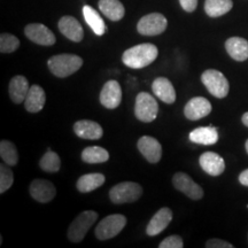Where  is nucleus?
<instances>
[{"mask_svg": "<svg viewBox=\"0 0 248 248\" xmlns=\"http://www.w3.org/2000/svg\"><path fill=\"white\" fill-rule=\"evenodd\" d=\"M159 55L157 47L153 44H139L124 51L122 61L126 67L132 69H141L153 63Z\"/></svg>", "mask_w": 248, "mask_h": 248, "instance_id": "obj_1", "label": "nucleus"}, {"mask_svg": "<svg viewBox=\"0 0 248 248\" xmlns=\"http://www.w3.org/2000/svg\"><path fill=\"white\" fill-rule=\"evenodd\" d=\"M47 66L54 76L64 78L80 69L83 66V59L75 54H59L48 59Z\"/></svg>", "mask_w": 248, "mask_h": 248, "instance_id": "obj_2", "label": "nucleus"}, {"mask_svg": "<svg viewBox=\"0 0 248 248\" xmlns=\"http://www.w3.org/2000/svg\"><path fill=\"white\" fill-rule=\"evenodd\" d=\"M97 218L98 214L93 210H86V212L80 213L68 228V239L73 243H80L84 239L91 226L97 221Z\"/></svg>", "mask_w": 248, "mask_h": 248, "instance_id": "obj_3", "label": "nucleus"}, {"mask_svg": "<svg viewBox=\"0 0 248 248\" xmlns=\"http://www.w3.org/2000/svg\"><path fill=\"white\" fill-rule=\"evenodd\" d=\"M142 195V187L137 183L123 182L110 188L109 198L115 204L136 202Z\"/></svg>", "mask_w": 248, "mask_h": 248, "instance_id": "obj_4", "label": "nucleus"}, {"mask_svg": "<svg viewBox=\"0 0 248 248\" xmlns=\"http://www.w3.org/2000/svg\"><path fill=\"white\" fill-rule=\"evenodd\" d=\"M201 82L206 86L210 94L216 98H225L229 94V80L221 71L216 69H207L201 75Z\"/></svg>", "mask_w": 248, "mask_h": 248, "instance_id": "obj_5", "label": "nucleus"}, {"mask_svg": "<svg viewBox=\"0 0 248 248\" xmlns=\"http://www.w3.org/2000/svg\"><path fill=\"white\" fill-rule=\"evenodd\" d=\"M125 225V216L121 215V214H113V215H109L101 219L97 228H95V237L99 240L111 239V238L116 237Z\"/></svg>", "mask_w": 248, "mask_h": 248, "instance_id": "obj_6", "label": "nucleus"}, {"mask_svg": "<svg viewBox=\"0 0 248 248\" xmlns=\"http://www.w3.org/2000/svg\"><path fill=\"white\" fill-rule=\"evenodd\" d=\"M159 113V105L150 93L140 92L136 98L135 115L144 123H151L156 119Z\"/></svg>", "mask_w": 248, "mask_h": 248, "instance_id": "obj_7", "label": "nucleus"}, {"mask_svg": "<svg viewBox=\"0 0 248 248\" xmlns=\"http://www.w3.org/2000/svg\"><path fill=\"white\" fill-rule=\"evenodd\" d=\"M168 21L163 14L151 13L139 20L137 30L142 36H157L166 31Z\"/></svg>", "mask_w": 248, "mask_h": 248, "instance_id": "obj_8", "label": "nucleus"}, {"mask_svg": "<svg viewBox=\"0 0 248 248\" xmlns=\"http://www.w3.org/2000/svg\"><path fill=\"white\" fill-rule=\"evenodd\" d=\"M172 184L176 190L181 191L192 200H200L203 197V190L190 176L185 172H177L173 175Z\"/></svg>", "mask_w": 248, "mask_h": 248, "instance_id": "obj_9", "label": "nucleus"}, {"mask_svg": "<svg viewBox=\"0 0 248 248\" xmlns=\"http://www.w3.org/2000/svg\"><path fill=\"white\" fill-rule=\"evenodd\" d=\"M24 33L31 42L36 43L38 45L52 46L57 42L54 33L42 23L28 24L26 29H24Z\"/></svg>", "mask_w": 248, "mask_h": 248, "instance_id": "obj_10", "label": "nucleus"}, {"mask_svg": "<svg viewBox=\"0 0 248 248\" xmlns=\"http://www.w3.org/2000/svg\"><path fill=\"white\" fill-rule=\"evenodd\" d=\"M100 102L108 109H115L122 101V89L115 79L108 80L100 92Z\"/></svg>", "mask_w": 248, "mask_h": 248, "instance_id": "obj_11", "label": "nucleus"}, {"mask_svg": "<svg viewBox=\"0 0 248 248\" xmlns=\"http://www.w3.org/2000/svg\"><path fill=\"white\" fill-rule=\"evenodd\" d=\"M30 195L40 203H47L55 198L57 190L51 182L45 179H35L30 184Z\"/></svg>", "mask_w": 248, "mask_h": 248, "instance_id": "obj_12", "label": "nucleus"}, {"mask_svg": "<svg viewBox=\"0 0 248 248\" xmlns=\"http://www.w3.org/2000/svg\"><path fill=\"white\" fill-rule=\"evenodd\" d=\"M138 150L150 163H157L162 157V146L151 136H142L137 142Z\"/></svg>", "mask_w": 248, "mask_h": 248, "instance_id": "obj_13", "label": "nucleus"}, {"mask_svg": "<svg viewBox=\"0 0 248 248\" xmlns=\"http://www.w3.org/2000/svg\"><path fill=\"white\" fill-rule=\"evenodd\" d=\"M212 111V105L203 97H194L186 104L184 115L190 121H198L209 115Z\"/></svg>", "mask_w": 248, "mask_h": 248, "instance_id": "obj_14", "label": "nucleus"}, {"mask_svg": "<svg viewBox=\"0 0 248 248\" xmlns=\"http://www.w3.org/2000/svg\"><path fill=\"white\" fill-rule=\"evenodd\" d=\"M59 30L63 36H66L71 42L79 43L84 38V30L78 21L74 16H63L59 21Z\"/></svg>", "mask_w": 248, "mask_h": 248, "instance_id": "obj_15", "label": "nucleus"}, {"mask_svg": "<svg viewBox=\"0 0 248 248\" xmlns=\"http://www.w3.org/2000/svg\"><path fill=\"white\" fill-rule=\"evenodd\" d=\"M200 167L204 172H207L210 176L222 175L225 170V162L222 156L215 152H206L200 156L199 159Z\"/></svg>", "mask_w": 248, "mask_h": 248, "instance_id": "obj_16", "label": "nucleus"}, {"mask_svg": "<svg viewBox=\"0 0 248 248\" xmlns=\"http://www.w3.org/2000/svg\"><path fill=\"white\" fill-rule=\"evenodd\" d=\"M172 221V212L168 207H163L155 213L146 228V233L150 237L160 234Z\"/></svg>", "mask_w": 248, "mask_h": 248, "instance_id": "obj_17", "label": "nucleus"}, {"mask_svg": "<svg viewBox=\"0 0 248 248\" xmlns=\"http://www.w3.org/2000/svg\"><path fill=\"white\" fill-rule=\"evenodd\" d=\"M74 131L79 138L89 139V140H97L104 135V130H102L100 124L89 120L77 121L74 124Z\"/></svg>", "mask_w": 248, "mask_h": 248, "instance_id": "obj_18", "label": "nucleus"}, {"mask_svg": "<svg viewBox=\"0 0 248 248\" xmlns=\"http://www.w3.org/2000/svg\"><path fill=\"white\" fill-rule=\"evenodd\" d=\"M152 91L164 104L171 105L176 101V91L171 82L166 77H157L152 84Z\"/></svg>", "mask_w": 248, "mask_h": 248, "instance_id": "obj_19", "label": "nucleus"}, {"mask_svg": "<svg viewBox=\"0 0 248 248\" xmlns=\"http://www.w3.org/2000/svg\"><path fill=\"white\" fill-rule=\"evenodd\" d=\"M30 85L24 76H15L9 82V97L14 104H22L26 100Z\"/></svg>", "mask_w": 248, "mask_h": 248, "instance_id": "obj_20", "label": "nucleus"}, {"mask_svg": "<svg viewBox=\"0 0 248 248\" xmlns=\"http://www.w3.org/2000/svg\"><path fill=\"white\" fill-rule=\"evenodd\" d=\"M225 49L235 61H245L248 59V42L241 37H231L225 42Z\"/></svg>", "mask_w": 248, "mask_h": 248, "instance_id": "obj_21", "label": "nucleus"}, {"mask_svg": "<svg viewBox=\"0 0 248 248\" xmlns=\"http://www.w3.org/2000/svg\"><path fill=\"white\" fill-rule=\"evenodd\" d=\"M46 101V94L43 88L39 85L30 86L29 92L24 100V107L29 113H38L44 108Z\"/></svg>", "mask_w": 248, "mask_h": 248, "instance_id": "obj_22", "label": "nucleus"}, {"mask_svg": "<svg viewBox=\"0 0 248 248\" xmlns=\"http://www.w3.org/2000/svg\"><path fill=\"white\" fill-rule=\"evenodd\" d=\"M99 9L110 21H120L124 17L125 8L120 0H99Z\"/></svg>", "mask_w": 248, "mask_h": 248, "instance_id": "obj_23", "label": "nucleus"}, {"mask_svg": "<svg viewBox=\"0 0 248 248\" xmlns=\"http://www.w3.org/2000/svg\"><path fill=\"white\" fill-rule=\"evenodd\" d=\"M188 138L195 144L214 145L218 140V133H217V129L214 126H202V128L193 130Z\"/></svg>", "mask_w": 248, "mask_h": 248, "instance_id": "obj_24", "label": "nucleus"}, {"mask_svg": "<svg viewBox=\"0 0 248 248\" xmlns=\"http://www.w3.org/2000/svg\"><path fill=\"white\" fill-rule=\"evenodd\" d=\"M83 15H84L86 23L89 24L90 28H91L95 35L102 36L106 32V24H105L100 14H99L94 8L89 5H85L84 7H83Z\"/></svg>", "mask_w": 248, "mask_h": 248, "instance_id": "obj_25", "label": "nucleus"}, {"mask_svg": "<svg viewBox=\"0 0 248 248\" xmlns=\"http://www.w3.org/2000/svg\"><path fill=\"white\" fill-rule=\"evenodd\" d=\"M105 176L102 173L94 172V173H86V175L82 176L77 181V190L82 193H88V192L97 190L98 187L104 185Z\"/></svg>", "mask_w": 248, "mask_h": 248, "instance_id": "obj_26", "label": "nucleus"}, {"mask_svg": "<svg viewBox=\"0 0 248 248\" xmlns=\"http://www.w3.org/2000/svg\"><path fill=\"white\" fill-rule=\"evenodd\" d=\"M233 7L232 0H206L204 12L210 17H219L231 11Z\"/></svg>", "mask_w": 248, "mask_h": 248, "instance_id": "obj_27", "label": "nucleus"}, {"mask_svg": "<svg viewBox=\"0 0 248 248\" xmlns=\"http://www.w3.org/2000/svg\"><path fill=\"white\" fill-rule=\"evenodd\" d=\"M82 160L86 163H102L109 159V154L105 148L99 146H90L84 148L80 155Z\"/></svg>", "mask_w": 248, "mask_h": 248, "instance_id": "obj_28", "label": "nucleus"}, {"mask_svg": "<svg viewBox=\"0 0 248 248\" xmlns=\"http://www.w3.org/2000/svg\"><path fill=\"white\" fill-rule=\"evenodd\" d=\"M0 156L2 161L9 167L16 166L18 162V154L16 147L14 146L13 142L8 140H2L0 142Z\"/></svg>", "mask_w": 248, "mask_h": 248, "instance_id": "obj_29", "label": "nucleus"}, {"mask_svg": "<svg viewBox=\"0 0 248 248\" xmlns=\"http://www.w3.org/2000/svg\"><path fill=\"white\" fill-rule=\"evenodd\" d=\"M39 167L46 172H58L61 167L60 157L55 152L47 151L40 159Z\"/></svg>", "mask_w": 248, "mask_h": 248, "instance_id": "obj_30", "label": "nucleus"}, {"mask_svg": "<svg viewBox=\"0 0 248 248\" xmlns=\"http://www.w3.org/2000/svg\"><path fill=\"white\" fill-rule=\"evenodd\" d=\"M20 46V39L11 33H1L0 36V52L1 53H13Z\"/></svg>", "mask_w": 248, "mask_h": 248, "instance_id": "obj_31", "label": "nucleus"}, {"mask_svg": "<svg viewBox=\"0 0 248 248\" xmlns=\"http://www.w3.org/2000/svg\"><path fill=\"white\" fill-rule=\"evenodd\" d=\"M14 183V175L8 164H0V193H5Z\"/></svg>", "mask_w": 248, "mask_h": 248, "instance_id": "obj_32", "label": "nucleus"}, {"mask_svg": "<svg viewBox=\"0 0 248 248\" xmlns=\"http://www.w3.org/2000/svg\"><path fill=\"white\" fill-rule=\"evenodd\" d=\"M183 246H184L183 239L177 234L169 235L166 239L161 241V244L159 245L160 248H183Z\"/></svg>", "mask_w": 248, "mask_h": 248, "instance_id": "obj_33", "label": "nucleus"}, {"mask_svg": "<svg viewBox=\"0 0 248 248\" xmlns=\"http://www.w3.org/2000/svg\"><path fill=\"white\" fill-rule=\"evenodd\" d=\"M207 248H233V245L221 239H210L206 243Z\"/></svg>", "mask_w": 248, "mask_h": 248, "instance_id": "obj_34", "label": "nucleus"}, {"mask_svg": "<svg viewBox=\"0 0 248 248\" xmlns=\"http://www.w3.org/2000/svg\"><path fill=\"white\" fill-rule=\"evenodd\" d=\"M179 4H181L182 8L184 9L187 13H192L197 9L198 6V0H179Z\"/></svg>", "mask_w": 248, "mask_h": 248, "instance_id": "obj_35", "label": "nucleus"}, {"mask_svg": "<svg viewBox=\"0 0 248 248\" xmlns=\"http://www.w3.org/2000/svg\"><path fill=\"white\" fill-rule=\"evenodd\" d=\"M239 182H240L241 185L247 186V187H248V169L244 170V171L240 173V175H239Z\"/></svg>", "mask_w": 248, "mask_h": 248, "instance_id": "obj_36", "label": "nucleus"}, {"mask_svg": "<svg viewBox=\"0 0 248 248\" xmlns=\"http://www.w3.org/2000/svg\"><path fill=\"white\" fill-rule=\"evenodd\" d=\"M241 121H243V123L248 128V111H247V113L244 114L243 117H241Z\"/></svg>", "mask_w": 248, "mask_h": 248, "instance_id": "obj_37", "label": "nucleus"}, {"mask_svg": "<svg viewBox=\"0 0 248 248\" xmlns=\"http://www.w3.org/2000/svg\"><path fill=\"white\" fill-rule=\"evenodd\" d=\"M245 148H246V152H247V153H248V139H247L246 144H245Z\"/></svg>", "mask_w": 248, "mask_h": 248, "instance_id": "obj_38", "label": "nucleus"}]
</instances>
